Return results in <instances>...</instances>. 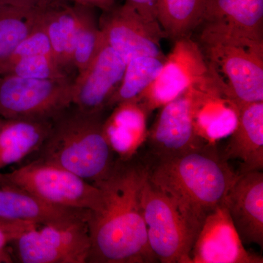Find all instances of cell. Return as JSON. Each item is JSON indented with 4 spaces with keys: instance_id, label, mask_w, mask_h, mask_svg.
<instances>
[{
    "instance_id": "cell-15",
    "label": "cell",
    "mask_w": 263,
    "mask_h": 263,
    "mask_svg": "<svg viewBox=\"0 0 263 263\" xmlns=\"http://www.w3.org/2000/svg\"><path fill=\"white\" fill-rule=\"evenodd\" d=\"M243 243L263 246V174L239 173L224 202Z\"/></svg>"
},
{
    "instance_id": "cell-28",
    "label": "cell",
    "mask_w": 263,
    "mask_h": 263,
    "mask_svg": "<svg viewBox=\"0 0 263 263\" xmlns=\"http://www.w3.org/2000/svg\"><path fill=\"white\" fill-rule=\"evenodd\" d=\"M37 224L25 221H0V262H13L9 252L10 243L26 230Z\"/></svg>"
},
{
    "instance_id": "cell-23",
    "label": "cell",
    "mask_w": 263,
    "mask_h": 263,
    "mask_svg": "<svg viewBox=\"0 0 263 263\" xmlns=\"http://www.w3.org/2000/svg\"><path fill=\"white\" fill-rule=\"evenodd\" d=\"M165 58L144 56L127 62L122 82L109 100L107 110L122 103L136 101L157 79Z\"/></svg>"
},
{
    "instance_id": "cell-26",
    "label": "cell",
    "mask_w": 263,
    "mask_h": 263,
    "mask_svg": "<svg viewBox=\"0 0 263 263\" xmlns=\"http://www.w3.org/2000/svg\"><path fill=\"white\" fill-rule=\"evenodd\" d=\"M13 75L29 79H71L62 71L54 58L48 55H34L21 59L0 70V76Z\"/></svg>"
},
{
    "instance_id": "cell-3",
    "label": "cell",
    "mask_w": 263,
    "mask_h": 263,
    "mask_svg": "<svg viewBox=\"0 0 263 263\" xmlns=\"http://www.w3.org/2000/svg\"><path fill=\"white\" fill-rule=\"evenodd\" d=\"M101 113H89L71 105L52 118L49 134L36 160L55 164L90 183L106 179L117 160Z\"/></svg>"
},
{
    "instance_id": "cell-7",
    "label": "cell",
    "mask_w": 263,
    "mask_h": 263,
    "mask_svg": "<svg viewBox=\"0 0 263 263\" xmlns=\"http://www.w3.org/2000/svg\"><path fill=\"white\" fill-rule=\"evenodd\" d=\"M90 247L86 219L34 227L10 245L13 262L20 263H86Z\"/></svg>"
},
{
    "instance_id": "cell-14",
    "label": "cell",
    "mask_w": 263,
    "mask_h": 263,
    "mask_svg": "<svg viewBox=\"0 0 263 263\" xmlns=\"http://www.w3.org/2000/svg\"><path fill=\"white\" fill-rule=\"evenodd\" d=\"M191 263H262L245 249L224 204L205 217L191 251Z\"/></svg>"
},
{
    "instance_id": "cell-8",
    "label": "cell",
    "mask_w": 263,
    "mask_h": 263,
    "mask_svg": "<svg viewBox=\"0 0 263 263\" xmlns=\"http://www.w3.org/2000/svg\"><path fill=\"white\" fill-rule=\"evenodd\" d=\"M73 80L0 76V117L52 119L72 104Z\"/></svg>"
},
{
    "instance_id": "cell-27",
    "label": "cell",
    "mask_w": 263,
    "mask_h": 263,
    "mask_svg": "<svg viewBox=\"0 0 263 263\" xmlns=\"http://www.w3.org/2000/svg\"><path fill=\"white\" fill-rule=\"evenodd\" d=\"M37 15L38 23L35 28L23 41L19 43L11 54L3 63L0 64V70L25 57L40 54L53 57L49 39L43 27L39 13Z\"/></svg>"
},
{
    "instance_id": "cell-1",
    "label": "cell",
    "mask_w": 263,
    "mask_h": 263,
    "mask_svg": "<svg viewBox=\"0 0 263 263\" xmlns=\"http://www.w3.org/2000/svg\"><path fill=\"white\" fill-rule=\"evenodd\" d=\"M147 164L119 159L106 179L95 183L101 203L87 218L91 247L89 263L157 262L148 245L141 205Z\"/></svg>"
},
{
    "instance_id": "cell-31",
    "label": "cell",
    "mask_w": 263,
    "mask_h": 263,
    "mask_svg": "<svg viewBox=\"0 0 263 263\" xmlns=\"http://www.w3.org/2000/svg\"><path fill=\"white\" fill-rule=\"evenodd\" d=\"M72 4L84 5L102 11L110 10L115 5V0H68Z\"/></svg>"
},
{
    "instance_id": "cell-4",
    "label": "cell",
    "mask_w": 263,
    "mask_h": 263,
    "mask_svg": "<svg viewBox=\"0 0 263 263\" xmlns=\"http://www.w3.org/2000/svg\"><path fill=\"white\" fill-rule=\"evenodd\" d=\"M198 28L196 41L209 68L238 106L263 102V40L212 24Z\"/></svg>"
},
{
    "instance_id": "cell-24",
    "label": "cell",
    "mask_w": 263,
    "mask_h": 263,
    "mask_svg": "<svg viewBox=\"0 0 263 263\" xmlns=\"http://www.w3.org/2000/svg\"><path fill=\"white\" fill-rule=\"evenodd\" d=\"M75 5L77 31L74 65L77 73L84 71L98 55L104 39L95 8Z\"/></svg>"
},
{
    "instance_id": "cell-22",
    "label": "cell",
    "mask_w": 263,
    "mask_h": 263,
    "mask_svg": "<svg viewBox=\"0 0 263 263\" xmlns=\"http://www.w3.org/2000/svg\"><path fill=\"white\" fill-rule=\"evenodd\" d=\"M207 0H157L156 14L165 37H192L202 22Z\"/></svg>"
},
{
    "instance_id": "cell-18",
    "label": "cell",
    "mask_w": 263,
    "mask_h": 263,
    "mask_svg": "<svg viewBox=\"0 0 263 263\" xmlns=\"http://www.w3.org/2000/svg\"><path fill=\"white\" fill-rule=\"evenodd\" d=\"M52 119L0 117V174L35 154L46 141Z\"/></svg>"
},
{
    "instance_id": "cell-21",
    "label": "cell",
    "mask_w": 263,
    "mask_h": 263,
    "mask_svg": "<svg viewBox=\"0 0 263 263\" xmlns=\"http://www.w3.org/2000/svg\"><path fill=\"white\" fill-rule=\"evenodd\" d=\"M38 13L51 43L55 61L71 78L76 71L73 59L77 31L75 5L67 3Z\"/></svg>"
},
{
    "instance_id": "cell-19",
    "label": "cell",
    "mask_w": 263,
    "mask_h": 263,
    "mask_svg": "<svg viewBox=\"0 0 263 263\" xmlns=\"http://www.w3.org/2000/svg\"><path fill=\"white\" fill-rule=\"evenodd\" d=\"M149 113L138 101L118 105L105 119V129L114 152L121 159L134 157L148 137L147 119Z\"/></svg>"
},
{
    "instance_id": "cell-20",
    "label": "cell",
    "mask_w": 263,
    "mask_h": 263,
    "mask_svg": "<svg viewBox=\"0 0 263 263\" xmlns=\"http://www.w3.org/2000/svg\"><path fill=\"white\" fill-rule=\"evenodd\" d=\"M202 24L263 40V0H207Z\"/></svg>"
},
{
    "instance_id": "cell-30",
    "label": "cell",
    "mask_w": 263,
    "mask_h": 263,
    "mask_svg": "<svg viewBox=\"0 0 263 263\" xmlns=\"http://www.w3.org/2000/svg\"><path fill=\"white\" fill-rule=\"evenodd\" d=\"M126 3L132 5L146 18L157 20L156 14L157 0H126Z\"/></svg>"
},
{
    "instance_id": "cell-11",
    "label": "cell",
    "mask_w": 263,
    "mask_h": 263,
    "mask_svg": "<svg viewBox=\"0 0 263 263\" xmlns=\"http://www.w3.org/2000/svg\"><path fill=\"white\" fill-rule=\"evenodd\" d=\"M188 90L194 126L200 139L214 145L230 136L238 123L240 107L215 72L209 68L206 75Z\"/></svg>"
},
{
    "instance_id": "cell-17",
    "label": "cell",
    "mask_w": 263,
    "mask_h": 263,
    "mask_svg": "<svg viewBox=\"0 0 263 263\" xmlns=\"http://www.w3.org/2000/svg\"><path fill=\"white\" fill-rule=\"evenodd\" d=\"M223 158L241 162L240 173L263 168V102L240 107L238 123Z\"/></svg>"
},
{
    "instance_id": "cell-25",
    "label": "cell",
    "mask_w": 263,
    "mask_h": 263,
    "mask_svg": "<svg viewBox=\"0 0 263 263\" xmlns=\"http://www.w3.org/2000/svg\"><path fill=\"white\" fill-rule=\"evenodd\" d=\"M37 23V13L0 5V64L34 30Z\"/></svg>"
},
{
    "instance_id": "cell-29",
    "label": "cell",
    "mask_w": 263,
    "mask_h": 263,
    "mask_svg": "<svg viewBox=\"0 0 263 263\" xmlns=\"http://www.w3.org/2000/svg\"><path fill=\"white\" fill-rule=\"evenodd\" d=\"M67 3H70L68 0H0L1 5L13 7L33 13H41Z\"/></svg>"
},
{
    "instance_id": "cell-9",
    "label": "cell",
    "mask_w": 263,
    "mask_h": 263,
    "mask_svg": "<svg viewBox=\"0 0 263 263\" xmlns=\"http://www.w3.org/2000/svg\"><path fill=\"white\" fill-rule=\"evenodd\" d=\"M99 24L104 41L127 62L139 57L165 58V34L158 21L148 19L127 3L103 11Z\"/></svg>"
},
{
    "instance_id": "cell-16",
    "label": "cell",
    "mask_w": 263,
    "mask_h": 263,
    "mask_svg": "<svg viewBox=\"0 0 263 263\" xmlns=\"http://www.w3.org/2000/svg\"><path fill=\"white\" fill-rule=\"evenodd\" d=\"M89 212L51 205L27 190L0 182V219L4 220L43 226L78 219L87 220Z\"/></svg>"
},
{
    "instance_id": "cell-5",
    "label": "cell",
    "mask_w": 263,
    "mask_h": 263,
    "mask_svg": "<svg viewBox=\"0 0 263 263\" xmlns=\"http://www.w3.org/2000/svg\"><path fill=\"white\" fill-rule=\"evenodd\" d=\"M141 205L148 245L157 260L191 263L190 254L200 229L148 174L142 186Z\"/></svg>"
},
{
    "instance_id": "cell-13",
    "label": "cell",
    "mask_w": 263,
    "mask_h": 263,
    "mask_svg": "<svg viewBox=\"0 0 263 263\" xmlns=\"http://www.w3.org/2000/svg\"><path fill=\"white\" fill-rule=\"evenodd\" d=\"M160 109L147 137L155 159L175 157L206 146L195 131L188 89Z\"/></svg>"
},
{
    "instance_id": "cell-12",
    "label": "cell",
    "mask_w": 263,
    "mask_h": 263,
    "mask_svg": "<svg viewBox=\"0 0 263 263\" xmlns=\"http://www.w3.org/2000/svg\"><path fill=\"white\" fill-rule=\"evenodd\" d=\"M125 68L124 59L104 41L93 61L74 79L72 105L89 113L106 112Z\"/></svg>"
},
{
    "instance_id": "cell-6",
    "label": "cell",
    "mask_w": 263,
    "mask_h": 263,
    "mask_svg": "<svg viewBox=\"0 0 263 263\" xmlns=\"http://www.w3.org/2000/svg\"><path fill=\"white\" fill-rule=\"evenodd\" d=\"M0 182L15 185L57 206L95 211L101 203V193L94 183L36 159L11 172L1 173Z\"/></svg>"
},
{
    "instance_id": "cell-32",
    "label": "cell",
    "mask_w": 263,
    "mask_h": 263,
    "mask_svg": "<svg viewBox=\"0 0 263 263\" xmlns=\"http://www.w3.org/2000/svg\"><path fill=\"white\" fill-rule=\"evenodd\" d=\"M8 221V220H4V219H0V221Z\"/></svg>"
},
{
    "instance_id": "cell-10",
    "label": "cell",
    "mask_w": 263,
    "mask_h": 263,
    "mask_svg": "<svg viewBox=\"0 0 263 263\" xmlns=\"http://www.w3.org/2000/svg\"><path fill=\"white\" fill-rule=\"evenodd\" d=\"M174 43L160 74L136 100L149 114L178 98L209 72L206 60L195 40L183 37Z\"/></svg>"
},
{
    "instance_id": "cell-2",
    "label": "cell",
    "mask_w": 263,
    "mask_h": 263,
    "mask_svg": "<svg viewBox=\"0 0 263 263\" xmlns=\"http://www.w3.org/2000/svg\"><path fill=\"white\" fill-rule=\"evenodd\" d=\"M147 165L151 181L172 197L200 230L205 217L224 204L238 175L214 145L155 159Z\"/></svg>"
}]
</instances>
